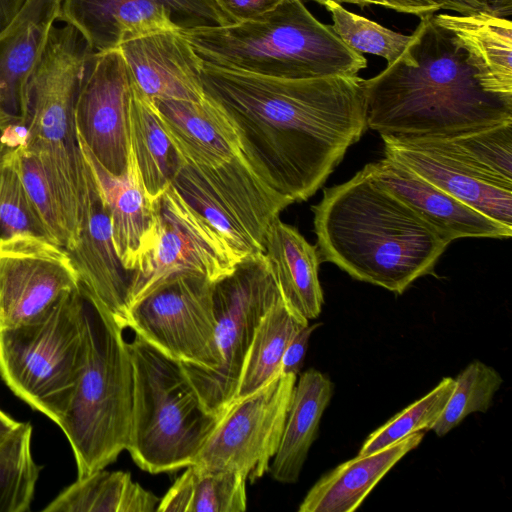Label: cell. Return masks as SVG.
<instances>
[{"label": "cell", "instance_id": "obj_1", "mask_svg": "<svg viewBox=\"0 0 512 512\" xmlns=\"http://www.w3.org/2000/svg\"><path fill=\"white\" fill-rule=\"evenodd\" d=\"M202 80L255 170L293 203L313 196L367 129L358 75L281 79L203 63Z\"/></svg>", "mask_w": 512, "mask_h": 512}, {"label": "cell", "instance_id": "obj_2", "mask_svg": "<svg viewBox=\"0 0 512 512\" xmlns=\"http://www.w3.org/2000/svg\"><path fill=\"white\" fill-rule=\"evenodd\" d=\"M434 14L401 56L366 79L367 128L398 137H446L512 121V99L485 91L464 50Z\"/></svg>", "mask_w": 512, "mask_h": 512}, {"label": "cell", "instance_id": "obj_3", "mask_svg": "<svg viewBox=\"0 0 512 512\" xmlns=\"http://www.w3.org/2000/svg\"><path fill=\"white\" fill-rule=\"evenodd\" d=\"M311 209L320 261L397 294L433 273L449 245L365 166Z\"/></svg>", "mask_w": 512, "mask_h": 512}, {"label": "cell", "instance_id": "obj_4", "mask_svg": "<svg viewBox=\"0 0 512 512\" xmlns=\"http://www.w3.org/2000/svg\"><path fill=\"white\" fill-rule=\"evenodd\" d=\"M204 63L281 79L357 75L367 67L331 25L318 21L301 0H283L262 16L183 32Z\"/></svg>", "mask_w": 512, "mask_h": 512}, {"label": "cell", "instance_id": "obj_5", "mask_svg": "<svg viewBox=\"0 0 512 512\" xmlns=\"http://www.w3.org/2000/svg\"><path fill=\"white\" fill-rule=\"evenodd\" d=\"M93 50L73 26H53L30 75L27 145L40 160L75 244L83 213L84 157L74 122L78 91Z\"/></svg>", "mask_w": 512, "mask_h": 512}, {"label": "cell", "instance_id": "obj_6", "mask_svg": "<svg viewBox=\"0 0 512 512\" xmlns=\"http://www.w3.org/2000/svg\"><path fill=\"white\" fill-rule=\"evenodd\" d=\"M82 295L85 360L57 424L73 450L78 478L104 469L126 450L133 404V365L124 328L100 304Z\"/></svg>", "mask_w": 512, "mask_h": 512}, {"label": "cell", "instance_id": "obj_7", "mask_svg": "<svg viewBox=\"0 0 512 512\" xmlns=\"http://www.w3.org/2000/svg\"><path fill=\"white\" fill-rule=\"evenodd\" d=\"M180 159L227 207L263 252L266 230L293 202L274 191L245 155L222 109L201 102L152 100Z\"/></svg>", "mask_w": 512, "mask_h": 512}, {"label": "cell", "instance_id": "obj_8", "mask_svg": "<svg viewBox=\"0 0 512 512\" xmlns=\"http://www.w3.org/2000/svg\"><path fill=\"white\" fill-rule=\"evenodd\" d=\"M128 349L133 404L126 450L151 474L192 465L223 415L205 408L180 362L137 335Z\"/></svg>", "mask_w": 512, "mask_h": 512}, {"label": "cell", "instance_id": "obj_9", "mask_svg": "<svg viewBox=\"0 0 512 512\" xmlns=\"http://www.w3.org/2000/svg\"><path fill=\"white\" fill-rule=\"evenodd\" d=\"M85 349L83 295L77 288L32 321L0 330V377L16 396L58 424Z\"/></svg>", "mask_w": 512, "mask_h": 512}, {"label": "cell", "instance_id": "obj_10", "mask_svg": "<svg viewBox=\"0 0 512 512\" xmlns=\"http://www.w3.org/2000/svg\"><path fill=\"white\" fill-rule=\"evenodd\" d=\"M213 296L220 363L210 370L180 364L205 408L222 416L237 396L255 330L280 293L264 254L256 253L215 281Z\"/></svg>", "mask_w": 512, "mask_h": 512}, {"label": "cell", "instance_id": "obj_11", "mask_svg": "<svg viewBox=\"0 0 512 512\" xmlns=\"http://www.w3.org/2000/svg\"><path fill=\"white\" fill-rule=\"evenodd\" d=\"M214 281L198 273L172 275L136 300L126 327L181 363L210 370L220 363Z\"/></svg>", "mask_w": 512, "mask_h": 512}, {"label": "cell", "instance_id": "obj_12", "mask_svg": "<svg viewBox=\"0 0 512 512\" xmlns=\"http://www.w3.org/2000/svg\"><path fill=\"white\" fill-rule=\"evenodd\" d=\"M152 203L153 238L132 274L130 307L172 275L198 273L215 282L231 273L240 261L172 184Z\"/></svg>", "mask_w": 512, "mask_h": 512}, {"label": "cell", "instance_id": "obj_13", "mask_svg": "<svg viewBox=\"0 0 512 512\" xmlns=\"http://www.w3.org/2000/svg\"><path fill=\"white\" fill-rule=\"evenodd\" d=\"M297 376L280 373L235 398L192 465L243 474L251 482L269 469L282 436Z\"/></svg>", "mask_w": 512, "mask_h": 512}, {"label": "cell", "instance_id": "obj_14", "mask_svg": "<svg viewBox=\"0 0 512 512\" xmlns=\"http://www.w3.org/2000/svg\"><path fill=\"white\" fill-rule=\"evenodd\" d=\"M58 20L95 53L153 32L233 24L213 0H62Z\"/></svg>", "mask_w": 512, "mask_h": 512}, {"label": "cell", "instance_id": "obj_15", "mask_svg": "<svg viewBox=\"0 0 512 512\" xmlns=\"http://www.w3.org/2000/svg\"><path fill=\"white\" fill-rule=\"evenodd\" d=\"M133 80L118 48L94 53L74 108L78 138L110 173L127 169Z\"/></svg>", "mask_w": 512, "mask_h": 512}, {"label": "cell", "instance_id": "obj_16", "mask_svg": "<svg viewBox=\"0 0 512 512\" xmlns=\"http://www.w3.org/2000/svg\"><path fill=\"white\" fill-rule=\"evenodd\" d=\"M77 288L63 247L30 235L0 242V330L32 321Z\"/></svg>", "mask_w": 512, "mask_h": 512}, {"label": "cell", "instance_id": "obj_17", "mask_svg": "<svg viewBox=\"0 0 512 512\" xmlns=\"http://www.w3.org/2000/svg\"><path fill=\"white\" fill-rule=\"evenodd\" d=\"M386 157L492 220L512 228V187L467 161L444 137L381 136Z\"/></svg>", "mask_w": 512, "mask_h": 512}, {"label": "cell", "instance_id": "obj_18", "mask_svg": "<svg viewBox=\"0 0 512 512\" xmlns=\"http://www.w3.org/2000/svg\"><path fill=\"white\" fill-rule=\"evenodd\" d=\"M84 161V206L78 238L65 250L76 270L80 290L127 328L132 274L116 253L107 205L92 169Z\"/></svg>", "mask_w": 512, "mask_h": 512}, {"label": "cell", "instance_id": "obj_19", "mask_svg": "<svg viewBox=\"0 0 512 512\" xmlns=\"http://www.w3.org/2000/svg\"><path fill=\"white\" fill-rule=\"evenodd\" d=\"M138 90L151 100L205 99L203 60L180 31H158L118 46Z\"/></svg>", "mask_w": 512, "mask_h": 512}, {"label": "cell", "instance_id": "obj_20", "mask_svg": "<svg viewBox=\"0 0 512 512\" xmlns=\"http://www.w3.org/2000/svg\"><path fill=\"white\" fill-rule=\"evenodd\" d=\"M371 175L412 209L449 244L459 238H510L502 225L389 157L366 164Z\"/></svg>", "mask_w": 512, "mask_h": 512}, {"label": "cell", "instance_id": "obj_21", "mask_svg": "<svg viewBox=\"0 0 512 512\" xmlns=\"http://www.w3.org/2000/svg\"><path fill=\"white\" fill-rule=\"evenodd\" d=\"M62 0H26L0 31V115L27 119V86Z\"/></svg>", "mask_w": 512, "mask_h": 512}, {"label": "cell", "instance_id": "obj_22", "mask_svg": "<svg viewBox=\"0 0 512 512\" xmlns=\"http://www.w3.org/2000/svg\"><path fill=\"white\" fill-rule=\"evenodd\" d=\"M78 142L107 205L116 253L124 268L133 274L151 244L155 228L153 203L145 192L133 150L130 147L126 171L114 175L79 138Z\"/></svg>", "mask_w": 512, "mask_h": 512}, {"label": "cell", "instance_id": "obj_23", "mask_svg": "<svg viewBox=\"0 0 512 512\" xmlns=\"http://www.w3.org/2000/svg\"><path fill=\"white\" fill-rule=\"evenodd\" d=\"M263 254L285 304L306 320L317 318L324 303L318 270L320 258L293 226L275 218L268 226Z\"/></svg>", "mask_w": 512, "mask_h": 512}, {"label": "cell", "instance_id": "obj_24", "mask_svg": "<svg viewBox=\"0 0 512 512\" xmlns=\"http://www.w3.org/2000/svg\"><path fill=\"white\" fill-rule=\"evenodd\" d=\"M435 22L464 50L481 87L512 99V23L485 11L467 15L440 13Z\"/></svg>", "mask_w": 512, "mask_h": 512}, {"label": "cell", "instance_id": "obj_25", "mask_svg": "<svg viewBox=\"0 0 512 512\" xmlns=\"http://www.w3.org/2000/svg\"><path fill=\"white\" fill-rule=\"evenodd\" d=\"M425 431L412 433L368 455H357L325 473L310 488L299 512H352L380 480L423 440Z\"/></svg>", "mask_w": 512, "mask_h": 512}, {"label": "cell", "instance_id": "obj_26", "mask_svg": "<svg viewBox=\"0 0 512 512\" xmlns=\"http://www.w3.org/2000/svg\"><path fill=\"white\" fill-rule=\"evenodd\" d=\"M333 393L334 383L319 370L311 368L300 375L293 388L278 449L268 469L274 480L285 484L298 481Z\"/></svg>", "mask_w": 512, "mask_h": 512}, {"label": "cell", "instance_id": "obj_27", "mask_svg": "<svg viewBox=\"0 0 512 512\" xmlns=\"http://www.w3.org/2000/svg\"><path fill=\"white\" fill-rule=\"evenodd\" d=\"M129 138L145 192L153 201L172 184L181 159L165 132L154 102L134 82Z\"/></svg>", "mask_w": 512, "mask_h": 512}, {"label": "cell", "instance_id": "obj_28", "mask_svg": "<svg viewBox=\"0 0 512 512\" xmlns=\"http://www.w3.org/2000/svg\"><path fill=\"white\" fill-rule=\"evenodd\" d=\"M160 499L130 473L98 470L63 490L45 512H155Z\"/></svg>", "mask_w": 512, "mask_h": 512}, {"label": "cell", "instance_id": "obj_29", "mask_svg": "<svg viewBox=\"0 0 512 512\" xmlns=\"http://www.w3.org/2000/svg\"><path fill=\"white\" fill-rule=\"evenodd\" d=\"M179 476L160 499L157 512H243L246 480L238 472L208 470L195 465Z\"/></svg>", "mask_w": 512, "mask_h": 512}, {"label": "cell", "instance_id": "obj_30", "mask_svg": "<svg viewBox=\"0 0 512 512\" xmlns=\"http://www.w3.org/2000/svg\"><path fill=\"white\" fill-rule=\"evenodd\" d=\"M308 320L293 312L281 296L273 303L258 324L247 352L237 397L246 396L281 373L284 351Z\"/></svg>", "mask_w": 512, "mask_h": 512}, {"label": "cell", "instance_id": "obj_31", "mask_svg": "<svg viewBox=\"0 0 512 512\" xmlns=\"http://www.w3.org/2000/svg\"><path fill=\"white\" fill-rule=\"evenodd\" d=\"M32 425L19 422L0 443V512H28L40 467L32 456Z\"/></svg>", "mask_w": 512, "mask_h": 512}, {"label": "cell", "instance_id": "obj_32", "mask_svg": "<svg viewBox=\"0 0 512 512\" xmlns=\"http://www.w3.org/2000/svg\"><path fill=\"white\" fill-rule=\"evenodd\" d=\"M172 185L218 232L239 260L263 253L227 207L182 160Z\"/></svg>", "mask_w": 512, "mask_h": 512}, {"label": "cell", "instance_id": "obj_33", "mask_svg": "<svg viewBox=\"0 0 512 512\" xmlns=\"http://www.w3.org/2000/svg\"><path fill=\"white\" fill-rule=\"evenodd\" d=\"M453 392L432 431L439 437L457 427L474 412H487L503 378L480 360L469 363L454 379Z\"/></svg>", "mask_w": 512, "mask_h": 512}, {"label": "cell", "instance_id": "obj_34", "mask_svg": "<svg viewBox=\"0 0 512 512\" xmlns=\"http://www.w3.org/2000/svg\"><path fill=\"white\" fill-rule=\"evenodd\" d=\"M19 149L0 157V242L30 235L55 243L25 190L19 168Z\"/></svg>", "mask_w": 512, "mask_h": 512}, {"label": "cell", "instance_id": "obj_35", "mask_svg": "<svg viewBox=\"0 0 512 512\" xmlns=\"http://www.w3.org/2000/svg\"><path fill=\"white\" fill-rule=\"evenodd\" d=\"M454 386V378H443L425 396L373 431L364 441L358 455L379 451L412 433L431 430L442 414Z\"/></svg>", "mask_w": 512, "mask_h": 512}, {"label": "cell", "instance_id": "obj_36", "mask_svg": "<svg viewBox=\"0 0 512 512\" xmlns=\"http://www.w3.org/2000/svg\"><path fill=\"white\" fill-rule=\"evenodd\" d=\"M444 138L483 173L512 187V121Z\"/></svg>", "mask_w": 512, "mask_h": 512}, {"label": "cell", "instance_id": "obj_37", "mask_svg": "<svg viewBox=\"0 0 512 512\" xmlns=\"http://www.w3.org/2000/svg\"><path fill=\"white\" fill-rule=\"evenodd\" d=\"M324 7L330 13L335 34L352 50L380 56L387 65L404 52L411 35L390 30L368 18L345 9L342 4L328 1Z\"/></svg>", "mask_w": 512, "mask_h": 512}, {"label": "cell", "instance_id": "obj_38", "mask_svg": "<svg viewBox=\"0 0 512 512\" xmlns=\"http://www.w3.org/2000/svg\"><path fill=\"white\" fill-rule=\"evenodd\" d=\"M18 155L21 178L35 211L54 242L64 249L71 248L73 238L40 160L25 147Z\"/></svg>", "mask_w": 512, "mask_h": 512}, {"label": "cell", "instance_id": "obj_39", "mask_svg": "<svg viewBox=\"0 0 512 512\" xmlns=\"http://www.w3.org/2000/svg\"><path fill=\"white\" fill-rule=\"evenodd\" d=\"M232 23L256 19L271 11L283 0H213Z\"/></svg>", "mask_w": 512, "mask_h": 512}, {"label": "cell", "instance_id": "obj_40", "mask_svg": "<svg viewBox=\"0 0 512 512\" xmlns=\"http://www.w3.org/2000/svg\"><path fill=\"white\" fill-rule=\"evenodd\" d=\"M321 324L301 327L288 343L281 361V373L298 375L306 355L308 343L313 331Z\"/></svg>", "mask_w": 512, "mask_h": 512}, {"label": "cell", "instance_id": "obj_41", "mask_svg": "<svg viewBox=\"0 0 512 512\" xmlns=\"http://www.w3.org/2000/svg\"><path fill=\"white\" fill-rule=\"evenodd\" d=\"M26 121L0 115V157L27 145Z\"/></svg>", "mask_w": 512, "mask_h": 512}, {"label": "cell", "instance_id": "obj_42", "mask_svg": "<svg viewBox=\"0 0 512 512\" xmlns=\"http://www.w3.org/2000/svg\"><path fill=\"white\" fill-rule=\"evenodd\" d=\"M382 2L384 7L420 18L442 10L435 0H382Z\"/></svg>", "mask_w": 512, "mask_h": 512}, {"label": "cell", "instance_id": "obj_43", "mask_svg": "<svg viewBox=\"0 0 512 512\" xmlns=\"http://www.w3.org/2000/svg\"><path fill=\"white\" fill-rule=\"evenodd\" d=\"M26 0H0V31L18 14Z\"/></svg>", "mask_w": 512, "mask_h": 512}, {"label": "cell", "instance_id": "obj_44", "mask_svg": "<svg viewBox=\"0 0 512 512\" xmlns=\"http://www.w3.org/2000/svg\"><path fill=\"white\" fill-rule=\"evenodd\" d=\"M485 4V12L502 19L511 20L512 0H485Z\"/></svg>", "mask_w": 512, "mask_h": 512}, {"label": "cell", "instance_id": "obj_45", "mask_svg": "<svg viewBox=\"0 0 512 512\" xmlns=\"http://www.w3.org/2000/svg\"><path fill=\"white\" fill-rule=\"evenodd\" d=\"M19 422L0 410V443L11 433Z\"/></svg>", "mask_w": 512, "mask_h": 512}, {"label": "cell", "instance_id": "obj_46", "mask_svg": "<svg viewBox=\"0 0 512 512\" xmlns=\"http://www.w3.org/2000/svg\"><path fill=\"white\" fill-rule=\"evenodd\" d=\"M313 2H316L318 4H321L324 6V4L328 1H334L337 3H347V4H354L358 5L360 7L370 6V5H380L383 6L382 0H310Z\"/></svg>", "mask_w": 512, "mask_h": 512}, {"label": "cell", "instance_id": "obj_47", "mask_svg": "<svg viewBox=\"0 0 512 512\" xmlns=\"http://www.w3.org/2000/svg\"><path fill=\"white\" fill-rule=\"evenodd\" d=\"M442 9H452L454 8L461 0H435Z\"/></svg>", "mask_w": 512, "mask_h": 512}]
</instances>
